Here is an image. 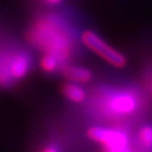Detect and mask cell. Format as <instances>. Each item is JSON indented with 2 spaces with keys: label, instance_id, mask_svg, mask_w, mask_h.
<instances>
[{
  "label": "cell",
  "instance_id": "6da1fadb",
  "mask_svg": "<svg viewBox=\"0 0 152 152\" xmlns=\"http://www.w3.org/2000/svg\"><path fill=\"white\" fill-rule=\"evenodd\" d=\"M26 39L35 49L54 55L62 65L68 64L75 51V39L69 24L55 14L37 17L26 32Z\"/></svg>",
  "mask_w": 152,
  "mask_h": 152
},
{
  "label": "cell",
  "instance_id": "7a4b0ae2",
  "mask_svg": "<svg viewBox=\"0 0 152 152\" xmlns=\"http://www.w3.org/2000/svg\"><path fill=\"white\" fill-rule=\"evenodd\" d=\"M140 96L131 89L106 88L98 91L94 106L107 120H123L134 115L141 107Z\"/></svg>",
  "mask_w": 152,
  "mask_h": 152
},
{
  "label": "cell",
  "instance_id": "3957f363",
  "mask_svg": "<svg viewBox=\"0 0 152 152\" xmlns=\"http://www.w3.org/2000/svg\"><path fill=\"white\" fill-rule=\"evenodd\" d=\"M33 68V58L28 52H4L0 54V87H10L24 80Z\"/></svg>",
  "mask_w": 152,
  "mask_h": 152
},
{
  "label": "cell",
  "instance_id": "277c9868",
  "mask_svg": "<svg viewBox=\"0 0 152 152\" xmlns=\"http://www.w3.org/2000/svg\"><path fill=\"white\" fill-rule=\"evenodd\" d=\"M81 43L90 50L92 53L98 55L100 59L115 68H124L127 64V59L122 52L116 50L104 39L98 33L91 29H86L80 35Z\"/></svg>",
  "mask_w": 152,
  "mask_h": 152
},
{
  "label": "cell",
  "instance_id": "5b68a950",
  "mask_svg": "<svg viewBox=\"0 0 152 152\" xmlns=\"http://www.w3.org/2000/svg\"><path fill=\"white\" fill-rule=\"evenodd\" d=\"M87 136L90 141L103 148L104 151L118 150L131 145V137L124 129L94 125L87 130Z\"/></svg>",
  "mask_w": 152,
  "mask_h": 152
},
{
  "label": "cell",
  "instance_id": "8992f818",
  "mask_svg": "<svg viewBox=\"0 0 152 152\" xmlns=\"http://www.w3.org/2000/svg\"><path fill=\"white\" fill-rule=\"evenodd\" d=\"M61 73L68 81L76 82L79 85L88 83L91 81L94 78V73L90 69L81 66V65L69 64V63L62 68Z\"/></svg>",
  "mask_w": 152,
  "mask_h": 152
},
{
  "label": "cell",
  "instance_id": "52a82bcc",
  "mask_svg": "<svg viewBox=\"0 0 152 152\" xmlns=\"http://www.w3.org/2000/svg\"><path fill=\"white\" fill-rule=\"evenodd\" d=\"M62 95L64 96L69 102L73 104H82L86 102L88 97L87 90L82 87L81 85L76 82L66 81L61 87Z\"/></svg>",
  "mask_w": 152,
  "mask_h": 152
},
{
  "label": "cell",
  "instance_id": "ba28073f",
  "mask_svg": "<svg viewBox=\"0 0 152 152\" xmlns=\"http://www.w3.org/2000/svg\"><path fill=\"white\" fill-rule=\"evenodd\" d=\"M38 65H39L41 70L45 73H49V75L55 73L58 71L62 70V68H63V65L59 61V59L55 58L54 55L49 54V53H43L42 54L39 62H38Z\"/></svg>",
  "mask_w": 152,
  "mask_h": 152
},
{
  "label": "cell",
  "instance_id": "9c48e42d",
  "mask_svg": "<svg viewBox=\"0 0 152 152\" xmlns=\"http://www.w3.org/2000/svg\"><path fill=\"white\" fill-rule=\"evenodd\" d=\"M137 143L144 152H152V124H144L137 131Z\"/></svg>",
  "mask_w": 152,
  "mask_h": 152
},
{
  "label": "cell",
  "instance_id": "30bf717a",
  "mask_svg": "<svg viewBox=\"0 0 152 152\" xmlns=\"http://www.w3.org/2000/svg\"><path fill=\"white\" fill-rule=\"evenodd\" d=\"M39 152H61L60 147H58L56 144H53V143H50V144H45Z\"/></svg>",
  "mask_w": 152,
  "mask_h": 152
},
{
  "label": "cell",
  "instance_id": "8fae6325",
  "mask_svg": "<svg viewBox=\"0 0 152 152\" xmlns=\"http://www.w3.org/2000/svg\"><path fill=\"white\" fill-rule=\"evenodd\" d=\"M46 6H51V7H55L59 6L63 2V0H42Z\"/></svg>",
  "mask_w": 152,
  "mask_h": 152
},
{
  "label": "cell",
  "instance_id": "7c38bea8",
  "mask_svg": "<svg viewBox=\"0 0 152 152\" xmlns=\"http://www.w3.org/2000/svg\"><path fill=\"white\" fill-rule=\"evenodd\" d=\"M104 152H134L131 150V147H126L123 149H118V150H108V151H104Z\"/></svg>",
  "mask_w": 152,
  "mask_h": 152
},
{
  "label": "cell",
  "instance_id": "4fadbf2b",
  "mask_svg": "<svg viewBox=\"0 0 152 152\" xmlns=\"http://www.w3.org/2000/svg\"><path fill=\"white\" fill-rule=\"evenodd\" d=\"M147 87H148V89L152 92V76H150L147 79Z\"/></svg>",
  "mask_w": 152,
  "mask_h": 152
}]
</instances>
